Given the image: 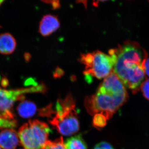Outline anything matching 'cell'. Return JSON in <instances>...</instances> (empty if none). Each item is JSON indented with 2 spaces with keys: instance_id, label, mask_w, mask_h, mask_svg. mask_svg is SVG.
<instances>
[{
  "instance_id": "cell-1",
  "label": "cell",
  "mask_w": 149,
  "mask_h": 149,
  "mask_svg": "<svg viewBox=\"0 0 149 149\" xmlns=\"http://www.w3.org/2000/svg\"><path fill=\"white\" fill-rule=\"evenodd\" d=\"M115 56L113 72L123 85L135 94L141 89L145 78L142 63L148 53L139 43L127 41L113 49Z\"/></svg>"
},
{
  "instance_id": "cell-2",
  "label": "cell",
  "mask_w": 149,
  "mask_h": 149,
  "mask_svg": "<svg viewBox=\"0 0 149 149\" xmlns=\"http://www.w3.org/2000/svg\"><path fill=\"white\" fill-rule=\"evenodd\" d=\"M128 99L125 85L113 71L104 79L95 94L85 97L84 106L89 114L101 113L109 120Z\"/></svg>"
},
{
  "instance_id": "cell-3",
  "label": "cell",
  "mask_w": 149,
  "mask_h": 149,
  "mask_svg": "<svg viewBox=\"0 0 149 149\" xmlns=\"http://www.w3.org/2000/svg\"><path fill=\"white\" fill-rule=\"evenodd\" d=\"M54 116L49 123L58 131L64 136H70L77 132L80 128V122L76 103L72 95L69 94L64 99H58L55 109L51 108L50 116Z\"/></svg>"
},
{
  "instance_id": "cell-4",
  "label": "cell",
  "mask_w": 149,
  "mask_h": 149,
  "mask_svg": "<svg viewBox=\"0 0 149 149\" xmlns=\"http://www.w3.org/2000/svg\"><path fill=\"white\" fill-rule=\"evenodd\" d=\"M80 61L85 65V76L104 79L113 71L115 56L112 49L110 50L109 54L97 50L82 54Z\"/></svg>"
},
{
  "instance_id": "cell-5",
  "label": "cell",
  "mask_w": 149,
  "mask_h": 149,
  "mask_svg": "<svg viewBox=\"0 0 149 149\" xmlns=\"http://www.w3.org/2000/svg\"><path fill=\"white\" fill-rule=\"evenodd\" d=\"M51 132L49 125L39 120H29L19 128L20 143L25 149H42Z\"/></svg>"
},
{
  "instance_id": "cell-6",
  "label": "cell",
  "mask_w": 149,
  "mask_h": 149,
  "mask_svg": "<svg viewBox=\"0 0 149 149\" xmlns=\"http://www.w3.org/2000/svg\"><path fill=\"white\" fill-rule=\"evenodd\" d=\"M46 91L43 84L17 90H6L0 88V119L14 120L12 108L15 102L23 99L24 94L27 93H44Z\"/></svg>"
},
{
  "instance_id": "cell-7",
  "label": "cell",
  "mask_w": 149,
  "mask_h": 149,
  "mask_svg": "<svg viewBox=\"0 0 149 149\" xmlns=\"http://www.w3.org/2000/svg\"><path fill=\"white\" fill-rule=\"evenodd\" d=\"M60 23L57 17L48 14L43 17L40 21L39 32L44 37L49 36L59 28Z\"/></svg>"
},
{
  "instance_id": "cell-8",
  "label": "cell",
  "mask_w": 149,
  "mask_h": 149,
  "mask_svg": "<svg viewBox=\"0 0 149 149\" xmlns=\"http://www.w3.org/2000/svg\"><path fill=\"white\" fill-rule=\"evenodd\" d=\"M19 143L18 136L13 129H6L0 133V147L3 149H14Z\"/></svg>"
},
{
  "instance_id": "cell-9",
  "label": "cell",
  "mask_w": 149,
  "mask_h": 149,
  "mask_svg": "<svg viewBox=\"0 0 149 149\" xmlns=\"http://www.w3.org/2000/svg\"><path fill=\"white\" fill-rule=\"evenodd\" d=\"M16 47L15 39L8 33L0 35V53L8 55L12 53Z\"/></svg>"
},
{
  "instance_id": "cell-10",
  "label": "cell",
  "mask_w": 149,
  "mask_h": 149,
  "mask_svg": "<svg viewBox=\"0 0 149 149\" xmlns=\"http://www.w3.org/2000/svg\"><path fill=\"white\" fill-rule=\"evenodd\" d=\"M65 149H88V146L81 135L70 137L64 143Z\"/></svg>"
},
{
  "instance_id": "cell-11",
  "label": "cell",
  "mask_w": 149,
  "mask_h": 149,
  "mask_svg": "<svg viewBox=\"0 0 149 149\" xmlns=\"http://www.w3.org/2000/svg\"><path fill=\"white\" fill-rule=\"evenodd\" d=\"M37 110L35 104L27 101L21 102L17 107L19 113L24 118H29L33 116L36 113Z\"/></svg>"
},
{
  "instance_id": "cell-12",
  "label": "cell",
  "mask_w": 149,
  "mask_h": 149,
  "mask_svg": "<svg viewBox=\"0 0 149 149\" xmlns=\"http://www.w3.org/2000/svg\"><path fill=\"white\" fill-rule=\"evenodd\" d=\"M42 149H65L63 139L61 137L53 141H48Z\"/></svg>"
},
{
  "instance_id": "cell-13",
  "label": "cell",
  "mask_w": 149,
  "mask_h": 149,
  "mask_svg": "<svg viewBox=\"0 0 149 149\" xmlns=\"http://www.w3.org/2000/svg\"><path fill=\"white\" fill-rule=\"evenodd\" d=\"M107 119L101 113H97L94 115L93 120V124L95 128L97 129H101L107 125Z\"/></svg>"
},
{
  "instance_id": "cell-14",
  "label": "cell",
  "mask_w": 149,
  "mask_h": 149,
  "mask_svg": "<svg viewBox=\"0 0 149 149\" xmlns=\"http://www.w3.org/2000/svg\"><path fill=\"white\" fill-rule=\"evenodd\" d=\"M140 89L144 97L149 100V78L144 80L141 84Z\"/></svg>"
},
{
  "instance_id": "cell-15",
  "label": "cell",
  "mask_w": 149,
  "mask_h": 149,
  "mask_svg": "<svg viewBox=\"0 0 149 149\" xmlns=\"http://www.w3.org/2000/svg\"><path fill=\"white\" fill-rule=\"evenodd\" d=\"M16 122L15 120H7L0 119V127L12 128L16 127Z\"/></svg>"
},
{
  "instance_id": "cell-16",
  "label": "cell",
  "mask_w": 149,
  "mask_h": 149,
  "mask_svg": "<svg viewBox=\"0 0 149 149\" xmlns=\"http://www.w3.org/2000/svg\"><path fill=\"white\" fill-rule=\"evenodd\" d=\"M93 149H115L111 144L106 142H102L97 144Z\"/></svg>"
},
{
  "instance_id": "cell-17",
  "label": "cell",
  "mask_w": 149,
  "mask_h": 149,
  "mask_svg": "<svg viewBox=\"0 0 149 149\" xmlns=\"http://www.w3.org/2000/svg\"><path fill=\"white\" fill-rule=\"evenodd\" d=\"M142 66L145 74L149 77V58L147 57L144 60Z\"/></svg>"
},
{
  "instance_id": "cell-18",
  "label": "cell",
  "mask_w": 149,
  "mask_h": 149,
  "mask_svg": "<svg viewBox=\"0 0 149 149\" xmlns=\"http://www.w3.org/2000/svg\"><path fill=\"white\" fill-rule=\"evenodd\" d=\"M4 1H2V0H0V6H1V4Z\"/></svg>"
},
{
  "instance_id": "cell-19",
  "label": "cell",
  "mask_w": 149,
  "mask_h": 149,
  "mask_svg": "<svg viewBox=\"0 0 149 149\" xmlns=\"http://www.w3.org/2000/svg\"><path fill=\"white\" fill-rule=\"evenodd\" d=\"M0 149H1V148H0Z\"/></svg>"
}]
</instances>
